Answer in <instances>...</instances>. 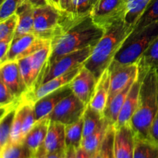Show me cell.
I'll use <instances>...</instances> for the list:
<instances>
[{
  "instance_id": "1",
  "label": "cell",
  "mask_w": 158,
  "mask_h": 158,
  "mask_svg": "<svg viewBox=\"0 0 158 158\" xmlns=\"http://www.w3.org/2000/svg\"><path fill=\"white\" fill-rule=\"evenodd\" d=\"M104 32V29L94 23L91 14L77 15L62 10L58 30L51 40V52L47 66L71 52L94 47Z\"/></svg>"
},
{
  "instance_id": "2",
  "label": "cell",
  "mask_w": 158,
  "mask_h": 158,
  "mask_svg": "<svg viewBox=\"0 0 158 158\" xmlns=\"http://www.w3.org/2000/svg\"><path fill=\"white\" fill-rule=\"evenodd\" d=\"M133 30L134 28L123 21L105 31L103 37L93 49L90 56L83 64L94 74L97 80L110 67L123 42Z\"/></svg>"
},
{
  "instance_id": "3",
  "label": "cell",
  "mask_w": 158,
  "mask_h": 158,
  "mask_svg": "<svg viewBox=\"0 0 158 158\" xmlns=\"http://www.w3.org/2000/svg\"><path fill=\"white\" fill-rule=\"evenodd\" d=\"M158 110L157 77L155 69H150L141 82L137 110L131 118L130 125L135 137L149 139L151 123Z\"/></svg>"
},
{
  "instance_id": "4",
  "label": "cell",
  "mask_w": 158,
  "mask_h": 158,
  "mask_svg": "<svg viewBox=\"0 0 158 158\" xmlns=\"http://www.w3.org/2000/svg\"><path fill=\"white\" fill-rule=\"evenodd\" d=\"M158 37V21L139 31H133L125 40L114 63L127 65L137 63L143 52Z\"/></svg>"
},
{
  "instance_id": "5",
  "label": "cell",
  "mask_w": 158,
  "mask_h": 158,
  "mask_svg": "<svg viewBox=\"0 0 158 158\" xmlns=\"http://www.w3.org/2000/svg\"><path fill=\"white\" fill-rule=\"evenodd\" d=\"M125 15L123 0H98L91 12L94 23L105 31L120 22H125Z\"/></svg>"
},
{
  "instance_id": "6",
  "label": "cell",
  "mask_w": 158,
  "mask_h": 158,
  "mask_svg": "<svg viewBox=\"0 0 158 158\" xmlns=\"http://www.w3.org/2000/svg\"><path fill=\"white\" fill-rule=\"evenodd\" d=\"M62 17V10L52 5L34 9L33 32L39 38L51 40L57 32Z\"/></svg>"
},
{
  "instance_id": "7",
  "label": "cell",
  "mask_w": 158,
  "mask_h": 158,
  "mask_svg": "<svg viewBox=\"0 0 158 158\" xmlns=\"http://www.w3.org/2000/svg\"><path fill=\"white\" fill-rule=\"evenodd\" d=\"M86 108V105L72 93L56 105L52 113L48 116V118L51 121L69 125L83 117Z\"/></svg>"
},
{
  "instance_id": "8",
  "label": "cell",
  "mask_w": 158,
  "mask_h": 158,
  "mask_svg": "<svg viewBox=\"0 0 158 158\" xmlns=\"http://www.w3.org/2000/svg\"><path fill=\"white\" fill-rule=\"evenodd\" d=\"M93 49L94 47H88L71 52L46 66V70L42 84L55 77L70 72L79 66H83L86 60L90 56Z\"/></svg>"
},
{
  "instance_id": "9",
  "label": "cell",
  "mask_w": 158,
  "mask_h": 158,
  "mask_svg": "<svg viewBox=\"0 0 158 158\" xmlns=\"http://www.w3.org/2000/svg\"><path fill=\"white\" fill-rule=\"evenodd\" d=\"M50 44L51 41L39 38L34 33L25 34L12 40L6 61H19Z\"/></svg>"
},
{
  "instance_id": "10",
  "label": "cell",
  "mask_w": 158,
  "mask_h": 158,
  "mask_svg": "<svg viewBox=\"0 0 158 158\" xmlns=\"http://www.w3.org/2000/svg\"><path fill=\"white\" fill-rule=\"evenodd\" d=\"M108 69L110 73V92L109 98H108V103H109L117 94L121 92L126 86L136 80L138 75L139 68L137 63L121 65L113 62Z\"/></svg>"
},
{
  "instance_id": "11",
  "label": "cell",
  "mask_w": 158,
  "mask_h": 158,
  "mask_svg": "<svg viewBox=\"0 0 158 158\" xmlns=\"http://www.w3.org/2000/svg\"><path fill=\"white\" fill-rule=\"evenodd\" d=\"M1 80L16 97L24 98L29 92L20 72L18 61H6L0 66Z\"/></svg>"
},
{
  "instance_id": "12",
  "label": "cell",
  "mask_w": 158,
  "mask_h": 158,
  "mask_svg": "<svg viewBox=\"0 0 158 158\" xmlns=\"http://www.w3.org/2000/svg\"><path fill=\"white\" fill-rule=\"evenodd\" d=\"M147 72H148V70H143V69L139 68L138 75H137V79L132 84L129 94H128L126 100L123 103V106L120 110L117 123L114 125L115 129L122 126H124V125L129 124L130 122H131V118H132L133 115L137 110L141 82L143 78V76Z\"/></svg>"
},
{
  "instance_id": "13",
  "label": "cell",
  "mask_w": 158,
  "mask_h": 158,
  "mask_svg": "<svg viewBox=\"0 0 158 158\" xmlns=\"http://www.w3.org/2000/svg\"><path fill=\"white\" fill-rule=\"evenodd\" d=\"M97 83L94 74L83 66L79 73L70 82L69 86L73 94L87 106L92 99Z\"/></svg>"
},
{
  "instance_id": "14",
  "label": "cell",
  "mask_w": 158,
  "mask_h": 158,
  "mask_svg": "<svg viewBox=\"0 0 158 158\" xmlns=\"http://www.w3.org/2000/svg\"><path fill=\"white\" fill-rule=\"evenodd\" d=\"M83 66H79V67L76 68L75 69L70 71V72L66 73L63 74L61 76H59V77H55V78L43 83L32 94L28 92L26 95V100H27L28 103L35 104L37 100L43 98L45 96L48 95V94L69 84L70 82L75 78L76 76L79 73Z\"/></svg>"
},
{
  "instance_id": "15",
  "label": "cell",
  "mask_w": 158,
  "mask_h": 158,
  "mask_svg": "<svg viewBox=\"0 0 158 158\" xmlns=\"http://www.w3.org/2000/svg\"><path fill=\"white\" fill-rule=\"evenodd\" d=\"M135 134L131 125L115 129L114 156L115 158H134Z\"/></svg>"
},
{
  "instance_id": "16",
  "label": "cell",
  "mask_w": 158,
  "mask_h": 158,
  "mask_svg": "<svg viewBox=\"0 0 158 158\" xmlns=\"http://www.w3.org/2000/svg\"><path fill=\"white\" fill-rule=\"evenodd\" d=\"M72 94L69 84L45 96L34 104V112L36 121L48 117L56 105L66 97Z\"/></svg>"
},
{
  "instance_id": "17",
  "label": "cell",
  "mask_w": 158,
  "mask_h": 158,
  "mask_svg": "<svg viewBox=\"0 0 158 158\" xmlns=\"http://www.w3.org/2000/svg\"><path fill=\"white\" fill-rule=\"evenodd\" d=\"M110 83V73L109 69H107L97 80L93 97L88 104L103 116H104L105 110L107 106Z\"/></svg>"
},
{
  "instance_id": "18",
  "label": "cell",
  "mask_w": 158,
  "mask_h": 158,
  "mask_svg": "<svg viewBox=\"0 0 158 158\" xmlns=\"http://www.w3.org/2000/svg\"><path fill=\"white\" fill-rule=\"evenodd\" d=\"M49 123L50 120L48 117L36 121L25 138V145L29 148L32 155L36 153L42 145L44 144Z\"/></svg>"
},
{
  "instance_id": "19",
  "label": "cell",
  "mask_w": 158,
  "mask_h": 158,
  "mask_svg": "<svg viewBox=\"0 0 158 158\" xmlns=\"http://www.w3.org/2000/svg\"><path fill=\"white\" fill-rule=\"evenodd\" d=\"M44 147L47 153L66 150V132L64 124L50 120L44 142Z\"/></svg>"
},
{
  "instance_id": "20",
  "label": "cell",
  "mask_w": 158,
  "mask_h": 158,
  "mask_svg": "<svg viewBox=\"0 0 158 158\" xmlns=\"http://www.w3.org/2000/svg\"><path fill=\"white\" fill-rule=\"evenodd\" d=\"M34 9L35 8L27 0H25L17 9L16 14L19 16V20L13 40L25 34L32 33L34 25Z\"/></svg>"
},
{
  "instance_id": "21",
  "label": "cell",
  "mask_w": 158,
  "mask_h": 158,
  "mask_svg": "<svg viewBox=\"0 0 158 158\" xmlns=\"http://www.w3.org/2000/svg\"><path fill=\"white\" fill-rule=\"evenodd\" d=\"M111 125L112 124H110L108 120L105 117H103L99 127L92 134L83 139L81 147L84 148L86 152L89 153L91 157L94 155V153L100 146L105 136H106L108 129Z\"/></svg>"
},
{
  "instance_id": "22",
  "label": "cell",
  "mask_w": 158,
  "mask_h": 158,
  "mask_svg": "<svg viewBox=\"0 0 158 158\" xmlns=\"http://www.w3.org/2000/svg\"><path fill=\"white\" fill-rule=\"evenodd\" d=\"M134 81L130 83L127 86H126L121 92L117 94L107 103V106H106V108L104 112V117L108 120V122L110 124L114 126L115 123H117L120 110H121L122 106H123V103H124L125 100H126L128 94L130 92V89H131L132 84L134 83Z\"/></svg>"
},
{
  "instance_id": "23",
  "label": "cell",
  "mask_w": 158,
  "mask_h": 158,
  "mask_svg": "<svg viewBox=\"0 0 158 158\" xmlns=\"http://www.w3.org/2000/svg\"><path fill=\"white\" fill-rule=\"evenodd\" d=\"M126 7L125 23L134 29L136 23L151 0H123Z\"/></svg>"
},
{
  "instance_id": "24",
  "label": "cell",
  "mask_w": 158,
  "mask_h": 158,
  "mask_svg": "<svg viewBox=\"0 0 158 158\" xmlns=\"http://www.w3.org/2000/svg\"><path fill=\"white\" fill-rule=\"evenodd\" d=\"M65 132L66 148L73 147L77 149L81 147L83 134V117L75 123L65 125Z\"/></svg>"
},
{
  "instance_id": "25",
  "label": "cell",
  "mask_w": 158,
  "mask_h": 158,
  "mask_svg": "<svg viewBox=\"0 0 158 158\" xmlns=\"http://www.w3.org/2000/svg\"><path fill=\"white\" fill-rule=\"evenodd\" d=\"M134 158H158V143L135 137Z\"/></svg>"
},
{
  "instance_id": "26",
  "label": "cell",
  "mask_w": 158,
  "mask_h": 158,
  "mask_svg": "<svg viewBox=\"0 0 158 158\" xmlns=\"http://www.w3.org/2000/svg\"><path fill=\"white\" fill-rule=\"evenodd\" d=\"M83 139L92 134L101 123L104 116L100 114L89 105H87L83 114Z\"/></svg>"
},
{
  "instance_id": "27",
  "label": "cell",
  "mask_w": 158,
  "mask_h": 158,
  "mask_svg": "<svg viewBox=\"0 0 158 158\" xmlns=\"http://www.w3.org/2000/svg\"><path fill=\"white\" fill-rule=\"evenodd\" d=\"M114 137L115 127L114 125H111L106 132L103 142L91 158H115Z\"/></svg>"
},
{
  "instance_id": "28",
  "label": "cell",
  "mask_w": 158,
  "mask_h": 158,
  "mask_svg": "<svg viewBox=\"0 0 158 158\" xmlns=\"http://www.w3.org/2000/svg\"><path fill=\"white\" fill-rule=\"evenodd\" d=\"M137 64L143 70L158 68V37L140 56Z\"/></svg>"
},
{
  "instance_id": "29",
  "label": "cell",
  "mask_w": 158,
  "mask_h": 158,
  "mask_svg": "<svg viewBox=\"0 0 158 158\" xmlns=\"http://www.w3.org/2000/svg\"><path fill=\"white\" fill-rule=\"evenodd\" d=\"M26 104L24 103L17 109L12 129H11L10 137L9 143H23V134H22V128H23V121L24 117L25 111H26Z\"/></svg>"
},
{
  "instance_id": "30",
  "label": "cell",
  "mask_w": 158,
  "mask_h": 158,
  "mask_svg": "<svg viewBox=\"0 0 158 158\" xmlns=\"http://www.w3.org/2000/svg\"><path fill=\"white\" fill-rule=\"evenodd\" d=\"M158 21V0H151L140 18L136 23L133 31L141 30L153 23Z\"/></svg>"
},
{
  "instance_id": "31",
  "label": "cell",
  "mask_w": 158,
  "mask_h": 158,
  "mask_svg": "<svg viewBox=\"0 0 158 158\" xmlns=\"http://www.w3.org/2000/svg\"><path fill=\"white\" fill-rule=\"evenodd\" d=\"M32 156V153L24 143H8L1 149V158H30Z\"/></svg>"
},
{
  "instance_id": "32",
  "label": "cell",
  "mask_w": 158,
  "mask_h": 158,
  "mask_svg": "<svg viewBox=\"0 0 158 158\" xmlns=\"http://www.w3.org/2000/svg\"><path fill=\"white\" fill-rule=\"evenodd\" d=\"M17 110L10 111L1 117L0 121V148L2 149L9 141L11 129Z\"/></svg>"
},
{
  "instance_id": "33",
  "label": "cell",
  "mask_w": 158,
  "mask_h": 158,
  "mask_svg": "<svg viewBox=\"0 0 158 158\" xmlns=\"http://www.w3.org/2000/svg\"><path fill=\"white\" fill-rule=\"evenodd\" d=\"M18 20V15L15 13L0 22V40L7 38H14Z\"/></svg>"
},
{
  "instance_id": "34",
  "label": "cell",
  "mask_w": 158,
  "mask_h": 158,
  "mask_svg": "<svg viewBox=\"0 0 158 158\" xmlns=\"http://www.w3.org/2000/svg\"><path fill=\"white\" fill-rule=\"evenodd\" d=\"M98 0H72L69 12L77 15L91 14Z\"/></svg>"
},
{
  "instance_id": "35",
  "label": "cell",
  "mask_w": 158,
  "mask_h": 158,
  "mask_svg": "<svg viewBox=\"0 0 158 158\" xmlns=\"http://www.w3.org/2000/svg\"><path fill=\"white\" fill-rule=\"evenodd\" d=\"M35 122H36V120H35V112H34V104L31 103H26V111H25L23 121V128H22L23 140H25L27 134L33 127Z\"/></svg>"
},
{
  "instance_id": "36",
  "label": "cell",
  "mask_w": 158,
  "mask_h": 158,
  "mask_svg": "<svg viewBox=\"0 0 158 158\" xmlns=\"http://www.w3.org/2000/svg\"><path fill=\"white\" fill-rule=\"evenodd\" d=\"M18 63L23 80H24L27 88L29 89V91H30L32 87V56L19 60Z\"/></svg>"
},
{
  "instance_id": "37",
  "label": "cell",
  "mask_w": 158,
  "mask_h": 158,
  "mask_svg": "<svg viewBox=\"0 0 158 158\" xmlns=\"http://www.w3.org/2000/svg\"><path fill=\"white\" fill-rule=\"evenodd\" d=\"M24 1L25 0H2L0 6V22L16 13L17 9Z\"/></svg>"
},
{
  "instance_id": "38",
  "label": "cell",
  "mask_w": 158,
  "mask_h": 158,
  "mask_svg": "<svg viewBox=\"0 0 158 158\" xmlns=\"http://www.w3.org/2000/svg\"><path fill=\"white\" fill-rule=\"evenodd\" d=\"M12 40H13V38H7L0 40V62H1V64L6 62Z\"/></svg>"
},
{
  "instance_id": "39",
  "label": "cell",
  "mask_w": 158,
  "mask_h": 158,
  "mask_svg": "<svg viewBox=\"0 0 158 158\" xmlns=\"http://www.w3.org/2000/svg\"><path fill=\"white\" fill-rule=\"evenodd\" d=\"M149 139L158 143V110L150 128Z\"/></svg>"
},
{
  "instance_id": "40",
  "label": "cell",
  "mask_w": 158,
  "mask_h": 158,
  "mask_svg": "<svg viewBox=\"0 0 158 158\" xmlns=\"http://www.w3.org/2000/svg\"><path fill=\"white\" fill-rule=\"evenodd\" d=\"M89 153L85 151L84 148L80 147L79 148L76 149V158H91Z\"/></svg>"
},
{
  "instance_id": "41",
  "label": "cell",
  "mask_w": 158,
  "mask_h": 158,
  "mask_svg": "<svg viewBox=\"0 0 158 158\" xmlns=\"http://www.w3.org/2000/svg\"><path fill=\"white\" fill-rule=\"evenodd\" d=\"M34 8L41 7V6L50 5L47 0H27Z\"/></svg>"
},
{
  "instance_id": "42",
  "label": "cell",
  "mask_w": 158,
  "mask_h": 158,
  "mask_svg": "<svg viewBox=\"0 0 158 158\" xmlns=\"http://www.w3.org/2000/svg\"><path fill=\"white\" fill-rule=\"evenodd\" d=\"M34 158H47V151L45 148L44 144L42 145L34 154Z\"/></svg>"
},
{
  "instance_id": "43",
  "label": "cell",
  "mask_w": 158,
  "mask_h": 158,
  "mask_svg": "<svg viewBox=\"0 0 158 158\" xmlns=\"http://www.w3.org/2000/svg\"><path fill=\"white\" fill-rule=\"evenodd\" d=\"M65 151L66 150H61V151L47 153V158H64Z\"/></svg>"
},
{
  "instance_id": "44",
  "label": "cell",
  "mask_w": 158,
  "mask_h": 158,
  "mask_svg": "<svg viewBox=\"0 0 158 158\" xmlns=\"http://www.w3.org/2000/svg\"><path fill=\"white\" fill-rule=\"evenodd\" d=\"M64 158H76V148L68 147L65 151Z\"/></svg>"
},
{
  "instance_id": "45",
  "label": "cell",
  "mask_w": 158,
  "mask_h": 158,
  "mask_svg": "<svg viewBox=\"0 0 158 158\" xmlns=\"http://www.w3.org/2000/svg\"><path fill=\"white\" fill-rule=\"evenodd\" d=\"M72 0H60V9L63 11L69 10Z\"/></svg>"
},
{
  "instance_id": "46",
  "label": "cell",
  "mask_w": 158,
  "mask_h": 158,
  "mask_svg": "<svg viewBox=\"0 0 158 158\" xmlns=\"http://www.w3.org/2000/svg\"><path fill=\"white\" fill-rule=\"evenodd\" d=\"M48 2H49V3L50 5H52V6H55V7H56V0H47Z\"/></svg>"
},
{
  "instance_id": "47",
  "label": "cell",
  "mask_w": 158,
  "mask_h": 158,
  "mask_svg": "<svg viewBox=\"0 0 158 158\" xmlns=\"http://www.w3.org/2000/svg\"><path fill=\"white\" fill-rule=\"evenodd\" d=\"M60 0H56V8L60 9Z\"/></svg>"
},
{
  "instance_id": "48",
  "label": "cell",
  "mask_w": 158,
  "mask_h": 158,
  "mask_svg": "<svg viewBox=\"0 0 158 158\" xmlns=\"http://www.w3.org/2000/svg\"><path fill=\"white\" fill-rule=\"evenodd\" d=\"M156 69V73H157V86H158V68H157Z\"/></svg>"
},
{
  "instance_id": "49",
  "label": "cell",
  "mask_w": 158,
  "mask_h": 158,
  "mask_svg": "<svg viewBox=\"0 0 158 158\" xmlns=\"http://www.w3.org/2000/svg\"><path fill=\"white\" fill-rule=\"evenodd\" d=\"M31 158H34V155H32V157H31Z\"/></svg>"
},
{
  "instance_id": "50",
  "label": "cell",
  "mask_w": 158,
  "mask_h": 158,
  "mask_svg": "<svg viewBox=\"0 0 158 158\" xmlns=\"http://www.w3.org/2000/svg\"><path fill=\"white\" fill-rule=\"evenodd\" d=\"M31 157H30V158H31Z\"/></svg>"
}]
</instances>
